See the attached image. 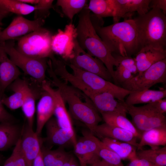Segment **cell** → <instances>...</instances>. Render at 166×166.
I'll list each match as a JSON object with an SVG mask.
<instances>
[{
    "label": "cell",
    "mask_w": 166,
    "mask_h": 166,
    "mask_svg": "<svg viewBox=\"0 0 166 166\" xmlns=\"http://www.w3.org/2000/svg\"><path fill=\"white\" fill-rule=\"evenodd\" d=\"M138 143L137 149H142L144 146L148 145L151 148L155 149L161 146H166V127L153 128L144 132Z\"/></svg>",
    "instance_id": "23"
},
{
    "label": "cell",
    "mask_w": 166,
    "mask_h": 166,
    "mask_svg": "<svg viewBox=\"0 0 166 166\" xmlns=\"http://www.w3.org/2000/svg\"><path fill=\"white\" fill-rule=\"evenodd\" d=\"M52 0H39L38 3L35 6L37 9L35 11V18H44L50 14L49 10L53 7Z\"/></svg>",
    "instance_id": "37"
},
{
    "label": "cell",
    "mask_w": 166,
    "mask_h": 166,
    "mask_svg": "<svg viewBox=\"0 0 166 166\" xmlns=\"http://www.w3.org/2000/svg\"><path fill=\"white\" fill-rule=\"evenodd\" d=\"M43 89L47 92L52 97L54 104V114L59 126L77 139L71 117L67 110L65 103L59 91L53 88L47 81L42 84Z\"/></svg>",
    "instance_id": "12"
},
{
    "label": "cell",
    "mask_w": 166,
    "mask_h": 166,
    "mask_svg": "<svg viewBox=\"0 0 166 166\" xmlns=\"http://www.w3.org/2000/svg\"><path fill=\"white\" fill-rule=\"evenodd\" d=\"M73 53L69 58V64L111 82L112 77L102 62L83 49L76 38L73 39Z\"/></svg>",
    "instance_id": "8"
},
{
    "label": "cell",
    "mask_w": 166,
    "mask_h": 166,
    "mask_svg": "<svg viewBox=\"0 0 166 166\" xmlns=\"http://www.w3.org/2000/svg\"><path fill=\"white\" fill-rule=\"evenodd\" d=\"M91 14L88 5L79 13L76 29V38L83 49L102 62L115 83L114 67L117 65L116 59L97 33L91 20Z\"/></svg>",
    "instance_id": "3"
},
{
    "label": "cell",
    "mask_w": 166,
    "mask_h": 166,
    "mask_svg": "<svg viewBox=\"0 0 166 166\" xmlns=\"http://www.w3.org/2000/svg\"><path fill=\"white\" fill-rule=\"evenodd\" d=\"M138 158L147 160L159 166H166V146L153 149L139 150L136 152Z\"/></svg>",
    "instance_id": "31"
},
{
    "label": "cell",
    "mask_w": 166,
    "mask_h": 166,
    "mask_svg": "<svg viewBox=\"0 0 166 166\" xmlns=\"http://www.w3.org/2000/svg\"><path fill=\"white\" fill-rule=\"evenodd\" d=\"M3 166H28L22 149L20 138L15 145L11 155L5 161Z\"/></svg>",
    "instance_id": "34"
},
{
    "label": "cell",
    "mask_w": 166,
    "mask_h": 166,
    "mask_svg": "<svg viewBox=\"0 0 166 166\" xmlns=\"http://www.w3.org/2000/svg\"><path fill=\"white\" fill-rule=\"evenodd\" d=\"M114 70V76L116 84L125 82L132 78L134 76L129 70L118 67H116Z\"/></svg>",
    "instance_id": "38"
},
{
    "label": "cell",
    "mask_w": 166,
    "mask_h": 166,
    "mask_svg": "<svg viewBox=\"0 0 166 166\" xmlns=\"http://www.w3.org/2000/svg\"><path fill=\"white\" fill-rule=\"evenodd\" d=\"M86 0H58L56 5L60 7L65 15L72 21L74 16L79 13L87 5Z\"/></svg>",
    "instance_id": "32"
},
{
    "label": "cell",
    "mask_w": 166,
    "mask_h": 166,
    "mask_svg": "<svg viewBox=\"0 0 166 166\" xmlns=\"http://www.w3.org/2000/svg\"><path fill=\"white\" fill-rule=\"evenodd\" d=\"M102 118L110 125L121 128L131 132L138 139H140L142 134L136 128L126 116L116 112L104 113L101 114Z\"/></svg>",
    "instance_id": "27"
},
{
    "label": "cell",
    "mask_w": 166,
    "mask_h": 166,
    "mask_svg": "<svg viewBox=\"0 0 166 166\" xmlns=\"http://www.w3.org/2000/svg\"><path fill=\"white\" fill-rule=\"evenodd\" d=\"M166 82V58L121 84L122 88L128 90L140 91L149 89L156 84Z\"/></svg>",
    "instance_id": "7"
},
{
    "label": "cell",
    "mask_w": 166,
    "mask_h": 166,
    "mask_svg": "<svg viewBox=\"0 0 166 166\" xmlns=\"http://www.w3.org/2000/svg\"><path fill=\"white\" fill-rule=\"evenodd\" d=\"M53 36L42 27L18 39L16 49L21 53L35 58H49L53 54Z\"/></svg>",
    "instance_id": "6"
},
{
    "label": "cell",
    "mask_w": 166,
    "mask_h": 166,
    "mask_svg": "<svg viewBox=\"0 0 166 166\" xmlns=\"http://www.w3.org/2000/svg\"><path fill=\"white\" fill-rule=\"evenodd\" d=\"M63 166H79L75 158L72 155L69 160Z\"/></svg>",
    "instance_id": "45"
},
{
    "label": "cell",
    "mask_w": 166,
    "mask_h": 166,
    "mask_svg": "<svg viewBox=\"0 0 166 166\" xmlns=\"http://www.w3.org/2000/svg\"><path fill=\"white\" fill-rule=\"evenodd\" d=\"M19 1L24 3L28 4H30L36 5L38 2L39 0H19Z\"/></svg>",
    "instance_id": "46"
},
{
    "label": "cell",
    "mask_w": 166,
    "mask_h": 166,
    "mask_svg": "<svg viewBox=\"0 0 166 166\" xmlns=\"http://www.w3.org/2000/svg\"><path fill=\"white\" fill-rule=\"evenodd\" d=\"M21 74L18 68L0 46V92L4 94L6 89Z\"/></svg>",
    "instance_id": "18"
},
{
    "label": "cell",
    "mask_w": 166,
    "mask_h": 166,
    "mask_svg": "<svg viewBox=\"0 0 166 166\" xmlns=\"http://www.w3.org/2000/svg\"><path fill=\"white\" fill-rule=\"evenodd\" d=\"M37 9L35 6L24 3L19 0H0V12L9 14L10 13L26 15Z\"/></svg>",
    "instance_id": "29"
},
{
    "label": "cell",
    "mask_w": 166,
    "mask_h": 166,
    "mask_svg": "<svg viewBox=\"0 0 166 166\" xmlns=\"http://www.w3.org/2000/svg\"><path fill=\"white\" fill-rule=\"evenodd\" d=\"M73 71V74L94 91L107 92L113 94L117 100L124 102V98L132 91L126 90L96 74L67 64Z\"/></svg>",
    "instance_id": "9"
},
{
    "label": "cell",
    "mask_w": 166,
    "mask_h": 166,
    "mask_svg": "<svg viewBox=\"0 0 166 166\" xmlns=\"http://www.w3.org/2000/svg\"><path fill=\"white\" fill-rule=\"evenodd\" d=\"M88 8L100 18L111 17L114 14L113 0H91Z\"/></svg>",
    "instance_id": "30"
},
{
    "label": "cell",
    "mask_w": 166,
    "mask_h": 166,
    "mask_svg": "<svg viewBox=\"0 0 166 166\" xmlns=\"http://www.w3.org/2000/svg\"><path fill=\"white\" fill-rule=\"evenodd\" d=\"M46 139L53 145L65 147L75 145L77 139L66 131L61 128L55 117H52L46 122Z\"/></svg>",
    "instance_id": "16"
},
{
    "label": "cell",
    "mask_w": 166,
    "mask_h": 166,
    "mask_svg": "<svg viewBox=\"0 0 166 166\" xmlns=\"http://www.w3.org/2000/svg\"><path fill=\"white\" fill-rule=\"evenodd\" d=\"M32 166H45L43 160L41 150L35 159Z\"/></svg>",
    "instance_id": "44"
},
{
    "label": "cell",
    "mask_w": 166,
    "mask_h": 166,
    "mask_svg": "<svg viewBox=\"0 0 166 166\" xmlns=\"http://www.w3.org/2000/svg\"><path fill=\"white\" fill-rule=\"evenodd\" d=\"M101 139L107 147L116 153L121 159H128L131 160L137 158L136 148L132 145L107 137Z\"/></svg>",
    "instance_id": "26"
},
{
    "label": "cell",
    "mask_w": 166,
    "mask_h": 166,
    "mask_svg": "<svg viewBox=\"0 0 166 166\" xmlns=\"http://www.w3.org/2000/svg\"><path fill=\"white\" fill-rule=\"evenodd\" d=\"M45 22V20L42 18L31 20L18 15L6 28L0 32V43L18 39L42 27Z\"/></svg>",
    "instance_id": "11"
},
{
    "label": "cell",
    "mask_w": 166,
    "mask_h": 166,
    "mask_svg": "<svg viewBox=\"0 0 166 166\" xmlns=\"http://www.w3.org/2000/svg\"><path fill=\"white\" fill-rule=\"evenodd\" d=\"M15 45L13 40L0 43V46L14 64L37 83L42 85L46 81L48 58H35L26 56L19 52Z\"/></svg>",
    "instance_id": "5"
},
{
    "label": "cell",
    "mask_w": 166,
    "mask_h": 166,
    "mask_svg": "<svg viewBox=\"0 0 166 166\" xmlns=\"http://www.w3.org/2000/svg\"><path fill=\"white\" fill-rule=\"evenodd\" d=\"M113 55L117 61V65L116 67L128 70L132 74L138 73L136 63L134 58L129 56H122L119 55Z\"/></svg>",
    "instance_id": "36"
},
{
    "label": "cell",
    "mask_w": 166,
    "mask_h": 166,
    "mask_svg": "<svg viewBox=\"0 0 166 166\" xmlns=\"http://www.w3.org/2000/svg\"><path fill=\"white\" fill-rule=\"evenodd\" d=\"M22 130L15 123H0V151L15 146L21 137Z\"/></svg>",
    "instance_id": "22"
},
{
    "label": "cell",
    "mask_w": 166,
    "mask_h": 166,
    "mask_svg": "<svg viewBox=\"0 0 166 166\" xmlns=\"http://www.w3.org/2000/svg\"><path fill=\"white\" fill-rule=\"evenodd\" d=\"M82 136L73 147L74 152L78 158L80 166H88L94 159L99 157L97 155L98 149L102 143L89 130H83Z\"/></svg>",
    "instance_id": "10"
},
{
    "label": "cell",
    "mask_w": 166,
    "mask_h": 166,
    "mask_svg": "<svg viewBox=\"0 0 166 166\" xmlns=\"http://www.w3.org/2000/svg\"><path fill=\"white\" fill-rule=\"evenodd\" d=\"M9 14L0 12V21H2V19L7 16Z\"/></svg>",
    "instance_id": "47"
},
{
    "label": "cell",
    "mask_w": 166,
    "mask_h": 166,
    "mask_svg": "<svg viewBox=\"0 0 166 166\" xmlns=\"http://www.w3.org/2000/svg\"><path fill=\"white\" fill-rule=\"evenodd\" d=\"M48 64L49 83L59 91L68 105L71 117L83 123L88 129H93L101 121V117L92 101L83 93L58 77L52 69L50 60Z\"/></svg>",
    "instance_id": "2"
},
{
    "label": "cell",
    "mask_w": 166,
    "mask_h": 166,
    "mask_svg": "<svg viewBox=\"0 0 166 166\" xmlns=\"http://www.w3.org/2000/svg\"><path fill=\"white\" fill-rule=\"evenodd\" d=\"M126 166H159L145 160L137 158L130 160Z\"/></svg>",
    "instance_id": "41"
},
{
    "label": "cell",
    "mask_w": 166,
    "mask_h": 166,
    "mask_svg": "<svg viewBox=\"0 0 166 166\" xmlns=\"http://www.w3.org/2000/svg\"><path fill=\"white\" fill-rule=\"evenodd\" d=\"M95 30L112 53L122 56L136 54L140 49L138 32L133 19H124L106 26L101 18L91 16Z\"/></svg>",
    "instance_id": "1"
},
{
    "label": "cell",
    "mask_w": 166,
    "mask_h": 166,
    "mask_svg": "<svg viewBox=\"0 0 166 166\" xmlns=\"http://www.w3.org/2000/svg\"><path fill=\"white\" fill-rule=\"evenodd\" d=\"M166 97V90H156L147 89L140 91H132L124 101L127 105L149 104Z\"/></svg>",
    "instance_id": "24"
},
{
    "label": "cell",
    "mask_w": 166,
    "mask_h": 166,
    "mask_svg": "<svg viewBox=\"0 0 166 166\" xmlns=\"http://www.w3.org/2000/svg\"><path fill=\"white\" fill-rule=\"evenodd\" d=\"M88 166H113L105 162L100 157L95 159Z\"/></svg>",
    "instance_id": "43"
},
{
    "label": "cell",
    "mask_w": 166,
    "mask_h": 166,
    "mask_svg": "<svg viewBox=\"0 0 166 166\" xmlns=\"http://www.w3.org/2000/svg\"><path fill=\"white\" fill-rule=\"evenodd\" d=\"M4 95V94H2L0 92V123H15V118L6 110L2 103V99Z\"/></svg>",
    "instance_id": "39"
},
{
    "label": "cell",
    "mask_w": 166,
    "mask_h": 166,
    "mask_svg": "<svg viewBox=\"0 0 166 166\" xmlns=\"http://www.w3.org/2000/svg\"><path fill=\"white\" fill-rule=\"evenodd\" d=\"M29 87V82L26 79L19 77L17 79L7 88L13 93L8 97L5 95L3 97V105L12 110L21 108Z\"/></svg>",
    "instance_id": "20"
},
{
    "label": "cell",
    "mask_w": 166,
    "mask_h": 166,
    "mask_svg": "<svg viewBox=\"0 0 166 166\" xmlns=\"http://www.w3.org/2000/svg\"><path fill=\"white\" fill-rule=\"evenodd\" d=\"M156 109L161 113L166 112V98L161 99L153 102Z\"/></svg>",
    "instance_id": "42"
},
{
    "label": "cell",
    "mask_w": 166,
    "mask_h": 166,
    "mask_svg": "<svg viewBox=\"0 0 166 166\" xmlns=\"http://www.w3.org/2000/svg\"><path fill=\"white\" fill-rule=\"evenodd\" d=\"M126 108L132 117V123L140 133L142 134L149 130V115L144 105L137 107L126 104Z\"/></svg>",
    "instance_id": "28"
},
{
    "label": "cell",
    "mask_w": 166,
    "mask_h": 166,
    "mask_svg": "<svg viewBox=\"0 0 166 166\" xmlns=\"http://www.w3.org/2000/svg\"><path fill=\"white\" fill-rule=\"evenodd\" d=\"M65 148L59 147L51 150L41 145V150L45 166H63L69 160L72 154L66 151Z\"/></svg>",
    "instance_id": "25"
},
{
    "label": "cell",
    "mask_w": 166,
    "mask_h": 166,
    "mask_svg": "<svg viewBox=\"0 0 166 166\" xmlns=\"http://www.w3.org/2000/svg\"><path fill=\"white\" fill-rule=\"evenodd\" d=\"M1 22V21H0V32L1 31V25H2V22Z\"/></svg>",
    "instance_id": "48"
},
{
    "label": "cell",
    "mask_w": 166,
    "mask_h": 166,
    "mask_svg": "<svg viewBox=\"0 0 166 166\" xmlns=\"http://www.w3.org/2000/svg\"><path fill=\"white\" fill-rule=\"evenodd\" d=\"M140 49L146 46L166 50V16L161 10L151 9L133 19Z\"/></svg>",
    "instance_id": "4"
},
{
    "label": "cell",
    "mask_w": 166,
    "mask_h": 166,
    "mask_svg": "<svg viewBox=\"0 0 166 166\" xmlns=\"http://www.w3.org/2000/svg\"><path fill=\"white\" fill-rule=\"evenodd\" d=\"M149 7L150 9L152 8H156L160 10L162 13L166 15V0H151Z\"/></svg>",
    "instance_id": "40"
},
{
    "label": "cell",
    "mask_w": 166,
    "mask_h": 166,
    "mask_svg": "<svg viewBox=\"0 0 166 166\" xmlns=\"http://www.w3.org/2000/svg\"><path fill=\"white\" fill-rule=\"evenodd\" d=\"M93 134L101 139L107 137L127 143L136 148L138 146L137 139L131 132L105 123L96 126Z\"/></svg>",
    "instance_id": "17"
},
{
    "label": "cell",
    "mask_w": 166,
    "mask_h": 166,
    "mask_svg": "<svg viewBox=\"0 0 166 166\" xmlns=\"http://www.w3.org/2000/svg\"><path fill=\"white\" fill-rule=\"evenodd\" d=\"M88 97L100 113L116 112L126 116V104L117 99L112 93L107 92L93 91Z\"/></svg>",
    "instance_id": "13"
},
{
    "label": "cell",
    "mask_w": 166,
    "mask_h": 166,
    "mask_svg": "<svg viewBox=\"0 0 166 166\" xmlns=\"http://www.w3.org/2000/svg\"><path fill=\"white\" fill-rule=\"evenodd\" d=\"M54 104L52 96L44 90L37 107V123L35 132L38 136L42 132L46 122L54 114Z\"/></svg>",
    "instance_id": "21"
},
{
    "label": "cell",
    "mask_w": 166,
    "mask_h": 166,
    "mask_svg": "<svg viewBox=\"0 0 166 166\" xmlns=\"http://www.w3.org/2000/svg\"><path fill=\"white\" fill-rule=\"evenodd\" d=\"M136 55L134 59L139 74L155 63L166 59V50L146 46L142 47Z\"/></svg>",
    "instance_id": "19"
},
{
    "label": "cell",
    "mask_w": 166,
    "mask_h": 166,
    "mask_svg": "<svg viewBox=\"0 0 166 166\" xmlns=\"http://www.w3.org/2000/svg\"><path fill=\"white\" fill-rule=\"evenodd\" d=\"M114 14V23L119 22L121 18L130 17L132 14L137 12L139 15L144 14L151 9V0H113Z\"/></svg>",
    "instance_id": "14"
},
{
    "label": "cell",
    "mask_w": 166,
    "mask_h": 166,
    "mask_svg": "<svg viewBox=\"0 0 166 166\" xmlns=\"http://www.w3.org/2000/svg\"><path fill=\"white\" fill-rule=\"evenodd\" d=\"M22 150L28 166H32L33 163L41 151V144L38 136L26 123L22 128L20 137Z\"/></svg>",
    "instance_id": "15"
},
{
    "label": "cell",
    "mask_w": 166,
    "mask_h": 166,
    "mask_svg": "<svg viewBox=\"0 0 166 166\" xmlns=\"http://www.w3.org/2000/svg\"><path fill=\"white\" fill-rule=\"evenodd\" d=\"M149 115V128L151 129L166 127V117L156 109L153 102L144 105Z\"/></svg>",
    "instance_id": "33"
},
{
    "label": "cell",
    "mask_w": 166,
    "mask_h": 166,
    "mask_svg": "<svg viewBox=\"0 0 166 166\" xmlns=\"http://www.w3.org/2000/svg\"><path fill=\"white\" fill-rule=\"evenodd\" d=\"M97 155L101 159L112 166H124L121 158L102 142L98 149Z\"/></svg>",
    "instance_id": "35"
}]
</instances>
